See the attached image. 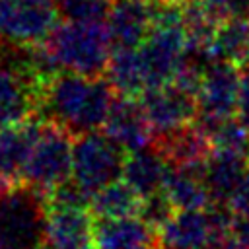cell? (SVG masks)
<instances>
[{
	"label": "cell",
	"mask_w": 249,
	"mask_h": 249,
	"mask_svg": "<svg viewBox=\"0 0 249 249\" xmlns=\"http://www.w3.org/2000/svg\"><path fill=\"white\" fill-rule=\"evenodd\" d=\"M113 86L101 76L54 74L39 91L37 113L70 136L99 130L115 103Z\"/></svg>",
	"instance_id": "6da1fadb"
},
{
	"label": "cell",
	"mask_w": 249,
	"mask_h": 249,
	"mask_svg": "<svg viewBox=\"0 0 249 249\" xmlns=\"http://www.w3.org/2000/svg\"><path fill=\"white\" fill-rule=\"evenodd\" d=\"M45 45L58 68L86 76H101L113 53L105 21L64 19L53 27Z\"/></svg>",
	"instance_id": "7a4b0ae2"
},
{
	"label": "cell",
	"mask_w": 249,
	"mask_h": 249,
	"mask_svg": "<svg viewBox=\"0 0 249 249\" xmlns=\"http://www.w3.org/2000/svg\"><path fill=\"white\" fill-rule=\"evenodd\" d=\"M47 195L27 183L0 189V249H43Z\"/></svg>",
	"instance_id": "3957f363"
},
{
	"label": "cell",
	"mask_w": 249,
	"mask_h": 249,
	"mask_svg": "<svg viewBox=\"0 0 249 249\" xmlns=\"http://www.w3.org/2000/svg\"><path fill=\"white\" fill-rule=\"evenodd\" d=\"M126 152L105 132H86L72 142L70 179L93 196L105 185L123 177Z\"/></svg>",
	"instance_id": "277c9868"
},
{
	"label": "cell",
	"mask_w": 249,
	"mask_h": 249,
	"mask_svg": "<svg viewBox=\"0 0 249 249\" xmlns=\"http://www.w3.org/2000/svg\"><path fill=\"white\" fill-rule=\"evenodd\" d=\"M70 134L43 121V128L23 163L21 181L33 189L49 195L72 175V142Z\"/></svg>",
	"instance_id": "5b68a950"
},
{
	"label": "cell",
	"mask_w": 249,
	"mask_h": 249,
	"mask_svg": "<svg viewBox=\"0 0 249 249\" xmlns=\"http://www.w3.org/2000/svg\"><path fill=\"white\" fill-rule=\"evenodd\" d=\"M138 51L144 62L148 89L171 84L189 51L183 21L156 23L138 45Z\"/></svg>",
	"instance_id": "8992f818"
},
{
	"label": "cell",
	"mask_w": 249,
	"mask_h": 249,
	"mask_svg": "<svg viewBox=\"0 0 249 249\" xmlns=\"http://www.w3.org/2000/svg\"><path fill=\"white\" fill-rule=\"evenodd\" d=\"M239 66L212 60L202 76L200 88L196 91V119L195 124L200 130L212 124L235 117L237 91H239Z\"/></svg>",
	"instance_id": "52a82bcc"
},
{
	"label": "cell",
	"mask_w": 249,
	"mask_h": 249,
	"mask_svg": "<svg viewBox=\"0 0 249 249\" xmlns=\"http://www.w3.org/2000/svg\"><path fill=\"white\" fill-rule=\"evenodd\" d=\"M138 101L154 132V140L167 136L196 119V97L175 84L150 88L138 97Z\"/></svg>",
	"instance_id": "ba28073f"
},
{
	"label": "cell",
	"mask_w": 249,
	"mask_h": 249,
	"mask_svg": "<svg viewBox=\"0 0 249 249\" xmlns=\"http://www.w3.org/2000/svg\"><path fill=\"white\" fill-rule=\"evenodd\" d=\"M54 6H35L19 0H0V37L14 45L47 41L56 25Z\"/></svg>",
	"instance_id": "9c48e42d"
},
{
	"label": "cell",
	"mask_w": 249,
	"mask_h": 249,
	"mask_svg": "<svg viewBox=\"0 0 249 249\" xmlns=\"http://www.w3.org/2000/svg\"><path fill=\"white\" fill-rule=\"evenodd\" d=\"M91 216L88 208L49 204L43 249H97Z\"/></svg>",
	"instance_id": "30bf717a"
},
{
	"label": "cell",
	"mask_w": 249,
	"mask_h": 249,
	"mask_svg": "<svg viewBox=\"0 0 249 249\" xmlns=\"http://www.w3.org/2000/svg\"><path fill=\"white\" fill-rule=\"evenodd\" d=\"M105 25L115 47H138L154 27V0H111Z\"/></svg>",
	"instance_id": "8fae6325"
},
{
	"label": "cell",
	"mask_w": 249,
	"mask_h": 249,
	"mask_svg": "<svg viewBox=\"0 0 249 249\" xmlns=\"http://www.w3.org/2000/svg\"><path fill=\"white\" fill-rule=\"evenodd\" d=\"M103 132L113 138L126 154L154 144V132L146 121L138 97H115Z\"/></svg>",
	"instance_id": "7c38bea8"
},
{
	"label": "cell",
	"mask_w": 249,
	"mask_h": 249,
	"mask_svg": "<svg viewBox=\"0 0 249 249\" xmlns=\"http://www.w3.org/2000/svg\"><path fill=\"white\" fill-rule=\"evenodd\" d=\"M97 249H158V230L142 216L95 220Z\"/></svg>",
	"instance_id": "4fadbf2b"
},
{
	"label": "cell",
	"mask_w": 249,
	"mask_h": 249,
	"mask_svg": "<svg viewBox=\"0 0 249 249\" xmlns=\"http://www.w3.org/2000/svg\"><path fill=\"white\" fill-rule=\"evenodd\" d=\"M39 89L21 74L0 64V130L37 115Z\"/></svg>",
	"instance_id": "5bb4252c"
},
{
	"label": "cell",
	"mask_w": 249,
	"mask_h": 249,
	"mask_svg": "<svg viewBox=\"0 0 249 249\" xmlns=\"http://www.w3.org/2000/svg\"><path fill=\"white\" fill-rule=\"evenodd\" d=\"M43 128V119L31 117L29 121L0 130V189L16 183L21 175L23 163Z\"/></svg>",
	"instance_id": "9a60e30c"
},
{
	"label": "cell",
	"mask_w": 249,
	"mask_h": 249,
	"mask_svg": "<svg viewBox=\"0 0 249 249\" xmlns=\"http://www.w3.org/2000/svg\"><path fill=\"white\" fill-rule=\"evenodd\" d=\"M169 167L171 163L163 156V152L156 144H150L126 154L123 179L144 198L163 189Z\"/></svg>",
	"instance_id": "2e32d148"
},
{
	"label": "cell",
	"mask_w": 249,
	"mask_h": 249,
	"mask_svg": "<svg viewBox=\"0 0 249 249\" xmlns=\"http://www.w3.org/2000/svg\"><path fill=\"white\" fill-rule=\"evenodd\" d=\"M161 191L175 210H200L212 204L204 165H171Z\"/></svg>",
	"instance_id": "e0dca14e"
},
{
	"label": "cell",
	"mask_w": 249,
	"mask_h": 249,
	"mask_svg": "<svg viewBox=\"0 0 249 249\" xmlns=\"http://www.w3.org/2000/svg\"><path fill=\"white\" fill-rule=\"evenodd\" d=\"M249 167V156L214 148L204 163V179L212 202L228 204Z\"/></svg>",
	"instance_id": "ac0fdd59"
},
{
	"label": "cell",
	"mask_w": 249,
	"mask_h": 249,
	"mask_svg": "<svg viewBox=\"0 0 249 249\" xmlns=\"http://www.w3.org/2000/svg\"><path fill=\"white\" fill-rule=\"evenodd\" d=\"M154 144L163 152L171 165H204L210 152V138L195 124V121L167 136L156 138Z\"/></svg>",
	"instance_id": "d6986e66"
},
{
	"label": "cell",
	"mask_w": 249,
	"mask_h": 249,
	"mask_svg": "<svg viewBox=\"0 0 249 249\" xmlns=\"http://www.w3.org/2000/svg\"><path fill=\"white\" fill-rule=\"evenodd\" d=\"M105 74L119 95L140 97L148 89V78L138 47H115Z\"/></svg>",
	"instance_id": "ffe728a7"
},
{
	"label": "cell",
	"mask_w": 249,
	"mask_h": 249,
	"mask_svg": "<svg viewBox=\"0 0 249 249\" xmlns=\"http://www.w3.org/2000/svg\"><path fill=\"white\" fill-rule=\"evenodd\" d=\"M210 56L212 60L249 68V18H230L220 21L210 45Z\"/></svg>",
	"instance_id": "44dd1931"
},
{
	"label": "cell",
	"mask_w": 249,
	"mask_h": 249,
	"mask_svg": "<svg viewBox=\"0 0 249 249\" xmlns=\"http://www.w3.org/2000/svg\"><path fill=\"white\" fill-rule=\"evenodd\" d=\"M142 206V196L121 177L99 189L89 202V212L95 220L136 216Z\"/></svg>",
	"instance_id": "7402d4cb"
},
{
	"label": "cell",
	"mask_w": 249,
	"mask_h": 249,
	"mask_svg": "<svg viewBox=\"0 0 249 249\" xmlns=\"http://www.w3.org/2000/svg\"><path fill=\"white\" fill-rule=\"evenodd\" d=\"M111 0H54L56 12L72 21H105Z\"/></svg>",
	"instance_id": "603a6c76"
},
{
	"label": "cell",
	"mask_w": 249,
	"mask_h": 249,
	"mask_svg": "<svg viewBox=\"0 0 249 249\" xmlns=\"http://www.w3.org/2000/svg\"><path fill=\"white\" fill-rule=\"evenodd\" d=\"M173 212H175V208L169 202V198L165 196V193L158 191V193L142 198V206H140L138 216H142L150 226H154L158 230Z\"/></svg>",
	"instance_id": "cb8c5ba5"
},
{
	"label": "cell",
	"mask_w": 249,
	"mask_h": 249,
	"mask_svg": "<svg viewBox=\"0 0 249 249\" xmlns=\"http://www.w3.org/2000/svg\"><path fill=\"white\" fill-rule=\"evenodd\" d=\"M206 4L220 21L230 18H249V0H206Z\"/></svg>",
	"instance_id": "d4e9b609"
},
{
	"label": "cell",
	"mask_w": 249,
	"mask_h": 249,
	"mask_svg": "<svg viewBox=\"0 0 249 249\" xmlns=\"http://www.w3.org/2000/svg\"><path fill=\"white\" fill-rule=\"evenodd\" d=\"M230 208L235 216H241V218H249V167L239 183V187L235 189L233 196L230 198Z\"/></svg>",
	"instance_id": "484cf974"
},
{
	"label": "cell",
	"mask_w": 249,
	"mask_h": 249,
	"mask_svg": "<svg viewBox=\"0 0 249 249\" xmlns=\"http://www.w3.org/2000/svg\"><path fill=\"white\" fill-rule=\"evenodd\" d=\"M235 119H239L245 126H249V68L241 74L237 105H235Z\"/></svg>",
	"instance_id": "4316f807"
},
{
	"label": "cell",
	"mask_w": 249,
	"mask_h": 249,
	"mask_svg": "<svg viewBox=\"0 0 249 249\" xmlns=\"http://www.w3.org/2000/svg\"><path fill=\"white\" fill-rule=\"evenodd\" d=\"M25 4H35V6H54V0H19Z\"/></svg>",
	"instance_id": "83f0119b"
},
{
	"label": "cell",
	"mask_w": 249,
	"mask_h": 249,
	"mask_svg": "<svg viewBox=\"0 0 249 249\" xmlns=\"http://www.w3.org/2000/svg\"><path fill=\"white\" fill-rule=\"evenodd\" d=\"M179 2H181V0H179Z\"/></svg>",
	"instance_id": "f1b7e54d"
}]
</instances>
